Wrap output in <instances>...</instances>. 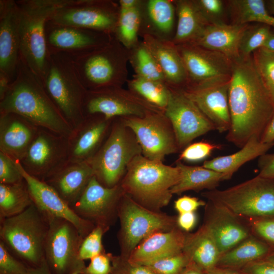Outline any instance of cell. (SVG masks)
Returning <instances> with one entry per match:
<instances>
[{
	"label": "cell",
	"mask_w": 274,
	"mask_h": 274,
	"mask_svg": "<svg viewBox=\"0 0 274 274\" xmlns=\"http://www.w3.org/2000/svg\"><path fill=\"white\" fill-rule=\"evenodd\" d=\"M228 101L230 126L226 139L242 148L253 136L261 137L274 113V102L251 56L233 62Z\"/></svg>",
	"instance_id": "obj_1"
},
{
	"label": "cell",
	"mask_w": 274,
	"mask_h": 274,
	"mask_svg": "<svg viewBox=\"0 0 274 274\" xmlns=\"http://www.w3.org/2000/svg\"><path fill=\"white\" fill-rule=\"evenodd\" d=\"M0 113H13L39 128L66 138L74 130L47 92L41 79L20 59L16 76L4 97Z\"/></svg>",
	"instance_id": "obj_2"
},
{
	"label": "cell",
	"mask_w": 274,
	"mask_h": 274,
	"mask_svg": "<svg viewBox=\"0 0 274 274\" xmlns=\"http://www.w3.org/2000/svg\"><path fill=\"white\" fill-rule=\"evenodd\" d=\"M178 167L150 160L142 154L129 163L120 185L125 194L150 210L161 212L169 203L170 189L180 181Z\"/></svg>",
	"instance_id": "obj_3"
},
{
	"label": "cell",
	"mask_w": 274,
	"mask_h": 274,
	"mask_svg": "<svg viewBox=\"0 0 274 274\" xmlns=\"http://www.w3.org/2000/svg\"><path fill=\"white\" fill-rule=\"evenodd\" d=\"M48 217L33 203L22 213L0 220V241L29 268L45 261Z\"/></svg>",
	"instance_id": "obj_4"
},
{
	"label": "cell",
	"mask_w": 274,
	"mask_h": 274,
	"mask_svg": "<svg viewBox=\"0 0 274 274\" xmlns=\"http://www.w3.org/2000/svg\"><path fill=\"white\" fill-rule=\"evenodd\" d=\"M69 0H17L19 17L20 59L42 80L49 52L45 28L53 13Z\"/></svg>",
	"instance_id": "obj_5"
},
{
	"label": "cell",
	"mask_w": 274,
	"mask_h": 274,
	"mask_svg": "<svg viewBox=\"0 0 274 274\" xmlns=\"http://www.w3.org/2000/svg\"><path fill=\"white\" fill-rule=\"evenodd\" d=\"M42 82L50 97L74 130L83 123L87 89L79 77L72 57L61 53H49Z\"/></svg>",
	"instance_id": "obj_6"
},
{
	"label": "cell",
	"mask_w": 274,
	"mask_h": 274,
	"mask_svg": "<svg viewBox=\"0 0 274 274\" xmlns=\"http://www.w3.org/2000/svg\"><path fill=\"white\" fill-rule=\"evenodd\" d=\"M71 57L79 77L87 90L122 87L128 80V49L115 36L102 46Z\"/></svg>",
	"instance_id": "obj_7"
},
{
	"label": "cell",
	"mask_w": 274,
	"mask_h": 274,
	"mask_svg": "<svg viewBox=\"0 0 274 274\" xmlns=\"http://www.w3.org/2000/svg\"><path fill=\"white\" fill-rule=\"evenodd\" d=\"M116 119L113 118L106 139L88 162L97 181L109 188L119 184L129 163L142 154L134 133L120 117Z\"/></svg>",
	"instance_id": "obj_8"
},
{
	"label": "cell",
	"mask_w": 274,
	"mask_h": 274,
	"mask_svg": "<svg viewBox=\"0 0 274 274\" xmlns=\"http://www.w3.org/2000/svg\"><path fill=\"white\" fill-rule=\"evenodd\" d=\"M202 195L238 216L274 218V179L258 175L226 189L209 190Z\"/></svg>",
	"instance_id": "obj_9"
},
{
	"label": "cell",
	"mask_w": 274,
	"mask_h": 274,
	"mask_svg": "<svg viewBox=\"0 0 274 274\" xmlns=\"http://www.w3.org/2000/svg\"><path fill=\"white\" fill-rule=\"evenodd\" d=\"M120 228L117 238L120 255L128 258L135 248L154 233L177 227V216L150 210L138 204L124 193L118 209Z\"/></svg>",
	"instance_id": "obj_10"
},
{
	"label": "cell",
	"mask_w": 274,
	"mask_h": 274,
	"mask_svg": "<svg viewBox=\"0 0 274 274\" xmlns=\"http://www.w3.org/2000/svg\"><path fill=\"white\" fill-rule=\"evenodd\" d=\"M47 217L45 259L50 271L52 274H82L86 265L79 257V250L84 237L70 221Z\"/></svg>",
	"instance_id": "obj_11"
},
{
	"label": "cell",
	"mask_w": 274,
	"mask_h": 274,
	"mask_svg": "<svg viewBox=\"0 0 274 274\" xmlns=\"http://www.w3.org/2000/svg\"><path fill=\"white\" fill-rule=\"evenodd\" d=\"M119 12L118 1L69 0L48 21L115 35Z\"/></svg>",
	"instance_id": "obj_12"
},
{
	"label": "cell",
	"mask_w": 274,
	"mask_h": 274,
	"mask_svg": "<svg viewBox=\"0 0 274 274\" xmlns=\"http://www.w3.org/2000/svg\"><path fill=\"white\" fill-rule=\"evenodd\" d=\"M19 161L28 175L45 182L69 162L68 138L39 128Z\"/></svg>",
	"instance_id": "obj_13"
},
{
	"label": "cell",
	"mask_w": 274,
	"mask_h": 274,
	"mask_svg": "<svg viewBox=\"0 0 274 274\" xmlns=\"http://www.w3.org/2000/svg\"><path fill=\"white\" fill-rule=\"evenodd\" d=\"M120 118L134 133L146 158L162 162L166 155L179 149L172 124L163 112Z\"/></svg>",
	"instance_id": "obj_14"
},
{
	"label": "cell",
	"mask_w": 274,
	"mask_h": 274,
	"mask_svg": "<svg viewBox=\"0 0 274 274\" xmlns=\"http://www.w3.org/2000/svg\"><path fill=\"white\" fill-rule=\"evenodd\" d=\"M84 117L99 114L107 119L143 117L151 112H163L122 87L87 90L83 107Z\"/></svg>",
	"instance_id": "obj_15"
},
{
	"label": "cell",
	"mask_w": 274,
	"mask_h": 274,
	"mask_svg": "<svg viewBox=\"0 0 274 274\" xmlns=\"http://www.w3.org/2000/svg\"><path fill=\"white\" fill-rule=\"evenodd\" d=\"M124 194L120 184L107 187L94 176L71 208L80 217L107 232L118 219L119 206Z\"/></svg>",
	"instance_id": "obj_16"
},
{
	"label": "cell",
	"mask_w": 274,
	"mask_h": 274,
	"mask_svg": "<svg viewBox=\"0 0 274 274\" xmlns=\"http://www.w3.org/2000/svg\"><path fill=\"white\" fill-rule=\"evenodd\" d=\"M176 46L187 73L186 86L211 85L230 81L233 62L223 54L194 44Z\"/></svg>",
	"instance_id": "obj_17"
},
{
	"label": "cell",
	"mask_w": 274,
	"mask_h": 274,
	"mask_svg": "<svg viewBox=\"0 0 274 274\" xmlns=\"http://www.w3.org/2000/svg\"><path fill=\"white\" fill-rule=\"evenodd\" d=\"M169 88L170 96L164 114L172 124L179 149L187 146L195 138L215 130L213 123L182 89Z\"/></svg>",
	"instance_id": "obj_18"
},
{
	"label": "cell",
	"mask_w": 274,
	"mask_h": 274,
	"mask_svg": "<svg viewBox=\"0 0 274 274\" xmlns=\"http://www.w3.org/2000/svg\"><path fill=\"white\" fill-rule=\"evenodd\" d=\"M115 35L48 21L45 38L49 53L80 55L109 42Z\"/></svg>",
	"instance_id": "obj_19"
},
{
	"label": "cell",
	"mask_w": 274,
	"mask_h": 274,
	"mask_svg": "<svg viewBox=\"0 0 274 274\" xmlns=\"http://www.w3.org/2000/svg\"><path fill=\"white\" fill-rule=\"evenodd\" d=\"M28 187L33 203L48 217L65 219L73 224L84 238L95 225L77 215L72 208L45 182L28 175L19 160H14Z\"/></svg>",
	"instance_id": "obj_20"
},
{
	"label": "cell",
	"mask_w": 274,
	"mask_h": 274,
	"mask_svg": "<svg viewBox=\"0 0 274 274\" xmlns=\"http://www.w3.org/2000/svg\"><path fill=\"white\" fill-rule=\"evenodd\" d=\"M20 60L19 11L16 1H0V74L12 82Z\"/></svg>",
	"instance_id": "obj_21"
},
{
	"label": "cell",
	"mask_w": 274,
	"mask_h": 274,
	"mask_svg": "<svg viewBox=\"0 0 274 274\" xmlns=\"http://www.w3.org/2000/svg\"><path fill=\"white\" fill-rule=\"evenodd\" d=\"M229 82L203 86H188L182 89L220 133L228 131L230 126Z\"/></svg>",
	"instance_id": "obj_22"
},
{
	"label": "cell",
	"mask_w": 274,
	"mask_h": 274,
	"mask_svg": "<svg viewBox=\"0 0 274 274\" xmlns=\"http://www.w3.org/2000/svg\"><path fill=\"white\" fill-rule=\"evenodd\" d=\"M113 120L99 114L85 116L68 138L69 162H88L106 139Z\"/></svg>",
	"instance_id": "obj_23"
},
{
	"label": "cell",
	"mask_w": 274,
	"mask_h": 274,
	"mask_svg": "<svg viewBox=\"0 0 274 274\" xmlns=\"http://www.w3.org/2000/svg\"><path fill=\"white\" fill-rule=\"evenodd\" d=\"M203 224L214 237L221 255L249 237L248 228L239 216L220 205L209 201Z\"/></svg>",
	"instance_id": "obj_24"
},
{
	"label": "cell",
	"mask_w": 274,
	"mask_h": 274,
	"mask_svg": "<svg viewBox=\"0 0 274 274\" xmlns=\"http://www.w3.org/2000/svg\"><path fill=\"white\" fill-rule=\"evenodd\" d=\"M39 128L13 113H0V152L20 160L36 137Z\"/></svg>",
	"instance_id": "obj_25"
},
{
	"label": "cell",
	"mask_w": 274,
	"mask_h": 274,
	"mask_svg": "<svg viewBox=\"0 0 274 274\" xmlns=\"http://www.w3.org/2000/svg\"><path fill=\"white\" fill-rule=\"evenodd\" d=\"M186 232L179 227L149 235L142 241L128 258L134 264L147 265L183 251Z\"/></svg>",
	"instance_id": "obj_26"
},
{
	"label": "cell",
	"mask_w": 274,
	"mask_h": 274,
	"mask_svg": "<svg viewBox=\"0 0 274 274\" xmlns=\"http://www.w3.org/2000/svg\"><path fill=\"white\" fill-rule=\"evenodd\" d=\"M142 41L148 47L170 87L183 89L188 84L187 73L176 46L171 41L149 35H143Z\"/></svg>",
	"instance_id": "obj_27"
},
{
	"label": "cell",
	"mask_w": 274,
	"mask_h": 274,
	"mask_svg": "<svg viewBox=\"0 0 274 274\" xmlns=\"http://www.w3.org/2000/svg\"><path fill=\"white\" fill-rule=\"evenodd\" d=\"M248 27L247 24H210L198 39L191 44L220 53L233 62L241 57L240 43Z\"/></svg>",
	"instance_id": "obj_28"
},
{
	"label": "cell",
	"mask_w": 274,
	"mask_h": 274,
	"mask_svg": "<svg viewBox=\"0 0 274 274\" xmlns=\"http://www.w3.org/2000/svg\"><path fill=\"white\" fill-rule=\"evenodd\" d=\"M176 7L171 0H143L140 36L171 41L175 29Z\"/></svg>",
	"instance_id": "obj_29"
},
{
	"label": "cell",
	"mask_w": 274,
	"mask_h": 274,
	"mask_svg": "<svg viewBox=\"0 0 274 274\" xmlns=\"http://www.w3.org/2000/svg\"><path fill=\"white\" fill-rule=\"evenodd\" d=\"M94 176L88 162H69L45 182L71 207L79 199Z\"/></svg>",
	"instance_id": "obj_30"
},
{
	"label": "cell",
	"mask_w": 274,
	"mask_h": 274,
	"mask_svg": "<svg viewBox=\"0 0 274 274\" xmlns=\"http://www.w3.org/2000/svg\"><path fill=\"white\" fill-rule=\"evenodd\" d=\"M177 23L171 42L175 45L194 43L210 24L194 0H174Z\"/></svg>",
	"instance_id": "obj_31"
},
{
	"label": "cell",
	"mask_w": 274,
	"mask_h": 274,
	"mask_svg": "<svg viewBox=\"0 0 274 274\" xmlns=\"http://www.w3.org/2000/svg\"><path fill=\"white\" fill-rule=\"evenodd\" d=\"M183 251L206 272L217 267L221 255L214 237L204 224L196 232L186 233Z\"/></svg>",
	"instance_id": "obj_32"
},
{
	"label": "cell",
	"mask_w": 274,
	"mask_h": 274,
	"mask_svg": "<svg viewBox=\"0 0 274 274\" xmlns=\"http://www.w3.org/2000/svg\"><path fill=\"white\" fill-rule=\"evenodd\" d=\"M273 146L274 143H263L260 139L253 136L238 151L230 155L218 156L206 161L202 166L225 174L231 178L243 165L265 154Z\"/></svg>",
	"instance_id": "obj_33"
},
{
	"label": "cell",
	"mask_w": 274,
	"mask_h": 274,
	"mask_svg": "<svg viewBox=\"0 0 274 274\" xmlns=\"http://www.w3.org/2000/svg\"><path fill=\"white\" fill-rule=\"evenodd\" d=\"M176 166L180 170L181 178L179 182L170 189L173 194H180L189 190H214L221 182L230 179L225 174L203 166L185 165L179 160L177 162Z\"/></svg>",
	"instance_id": "obj_34"
},
{
	"label": "cell",
	"mask_w": 274,
	"mask_h": 274,
	"mask_svg": "<svg viewBox=\"0 0 274 274\" xmlns=\"http://www.w3.org/2000/svg\"><path fill=\"white\" fill-rule=\"evenodd\" d=\"M269 254L268 246L250 235L234 248L222 254L217 266L225 267L247 265L266 257Z\"/></svg>",
	"instance_id": "obj_35"
},
{
	"label": "cell",
	"mask_w": 274,
	"mask_h": 274,
	"mask_svg": "<svg viewBox=\"0 0 274 274\" xmlns=\"http://www.w3.org/2000/svg\"><path fill=\"white\" fill-rule=\"evenodd\" d=\"M32 203L25 180L15 184L0 183V220L22 213Z\"/></svg>",
	"instance_id": "obj_36"
},
{
	"label": "cell",
	"mask_w": 274,
	"mask_h": 274,
	"mask_svg": "<svg viewBox=\"0 0 274 274\" xmlns=\"http://www.w3.org/2000/svg\"><path fill=\"white\" fill-rule=\"evenodd\" d=\"M129 90L149 104L164 111L170 96V89L165 83L147 79L134 75L128 79Z\"/></svg>",
	"instance_id": "obj_37"
},
{
	"label": "cell",
	"mask_w": 274,
	"mask_h": 274,
	"mask_svg": "<svg viewBox=\"0 0 274 274\" xmlns=\"http://www.w3.org/2000/svg\"><path fill=\"white\" fill-rule=\"evenodd\" d=\"M129 62L135 75L165 83L164 76L151 52L142 41L128 49Z\"/></svg>",
	"instance_id": "obj_38"
},
{
	"label": "cell",
	"mask_w": 274,
	"mask_h": 274,
	"mask_svg": "<svg viewBox=\"0 0 274 274\" xmlns=\"http://www.w3.org/2000/svg\"><path fill=\"white\" fill-rule=\"evenodd\" d=\"M230 6L235 19L234 23L259 22L274 27V17L270 15L262 0H233Z\"/></svg>",
	"instance_id": "obj_39"
},
{
	"label": "cell",
	"mask_w": 274,
	"mask_h": 274,
	"mask_svg": "<svg viewBox=\"0 0 274 274\" xmlns=\"http://www.w3.org/2000/svg\"><path fill=\"white\" fill-rule=\"evenodd\" d=\"M142 4L134 9L120 11L115 32L117 39L127 49H129L140 41V31L142 18Z\"/></svg>",
	"instance_id": "obj_40"
},
{
	"label": "cell",
	"mask_w": 274,
	"mask_h": 274,
	"mask_svg": "<svg viewBox=\"0 0 274 274\" xmlns=\"http://www.w3.org/2000/svg\"><path fill=\"white\" fill-rule=\"evenodd\" d=\"M252 54L254 66L274 102V52L261 47Z\"/></svg>",
	"instance_id": "obj_41"
},
{
	"label": "cell",
	"mask_w": 274,
	"mask_h": 274,
	"mask_svg": "<svg viewBox=\"0 0 274 274\" xmlns=\"http://www.w3.org/2000/svg\"><path fill=\"white\" fill-rule=\"evenodd\" d=\"M271 32L270 27L263 24L248 26L241 41V56H251V53L262 47Z\"/></svg>",
	"instance_id": "obj_42"
},
{
	"label": "cell",
	"mask_w": 274,
	"mask_h": 274,
	"mask_svg": "<svg viewBox=\"0 0 274 274\" xmlns=\"http://www.w3.org/2000/svg\"><path fill=\"white\" fill-rule=\"evenodd\" d=\"M191 262L182 251L146 265L154 274H179Z\"/></svg>",
	"instance_id": "obj_43"
},
{
	"label": "cell",
	"mask_w": 274,
	"mask_h": 274,
	"mask_svg": "<svg viewBox=\"0 0 274 274\" xmlns=\"http://www.w3.org/2000/svg\"><path fill=\"white\" fill-rule=\"evenodd\" d=\"M106 232L102 227L95 226L83 238L79 250V257L81 260H90L106 252L102 243V236Z\"/></svg>",
	"instance_id": "obj_44"
},
{
	"label": "cell",
	"mask_w": 274,
	"mask_h": 274,
	"mask_svg": "<svg viewBox=\"0 0 274 274\" xmlns=\"http://www.w3.org/2000/svg\"><path fill=\"white\" fill-rule=\"evenodd\" d=\"M221 148V146L207 141H201L189 144L179 156V160L198 162L210 156L212 152Z\"/></svg>",
	"instance_id": "obj_45"
},
{
	"label": "cell",
	"mask_w": 274,
	"mask_h": 274,
	"mask_svg": "<svg viewBox=\"0 0 274 274\" xmlns=\"http://www.w3.org/2000/svg\"><path fill=\"white\" fill-rule=\"evenodd\" d=\"M29 267L0 241V274H28Z\"/></svg>",
	"instance_id": "obj_46"
},
{
	"label": "cell",
	"mask_w": 274,
	"mask_h": 274,
	"mask_svg": "<svg viewBox=\"0 0 274 274\" xmlns=\"http://www.w3.org/2000/svg\"><path fill=\"white\" fill-rule=\"evenodd\" d=\"M24 180L14 160L0 152V183L15 184Z\"/></svg>",
	"instance_id": "obj_47"
},
{
	"label": "cell",
	"mask_w": 274,
	"mask_h": 274,
	"mask_svg": "<svg viewBox=\"0 0 274 274\" xmlns=\"http://www.w3.org/2000/svg\"><path fill=\"white\" fill-rule=\"evenodd\" d=\"M200 12L209 24L224 22L222 19L224 12L221 0H194Z\"/></svg>",
	"instance_id": "obj_48"
},
{
	"label": "cell",
	"mask_w": 274,
	"mask_h": 274,
	"mask_svg": "<svg viewBox=\"0 0 274 274\" xmlns=\"http://www.w3.org/2000/svg\"><path fill=\"white\" fill-rule=\"evenodd\" d=\"M111 274H154L147 266L134 264L128 258L119 255H112Z\"/></svg>",
	"instance_id": "obj_49"
},
{
	"label": "cell",
	"mask_w": 274,
	"mask_h": 274,
	"mask_svg": "<svg viewBox=\"0 0 274 274\" xmlns=\"http://www.w3.org/2000/svg\"><path fill=\"white\" fill-rule=\"evenodd\" d=\"M112 255L105 252L91 258L82 274H111Z\"/></svg>",
	"instance_id": "obj_50"
},
{
	"label": "cell",
	"mask_w": 274,
	"mask_h": 274,
	"mask_svg": "<svg viewBox=\"0 0 274 274\" xmlns=\"http://www.w3.org/2000/svg\"><path fill=\"white\" fill-rule=\"evenodd\" d=\"M253 228L260 236L274 245V218L257 219L253 222Z\"/></svg>",
	"instance_id": "obj_51"
},
{
	"label": "cell",
	"mask_w": 274,
	"mask_h": 274,
	"mask_svg": "<svg viewBox=\"0 0 274 274\" xmlns=\"http://www.w3.org/2000/svg\"><path fill=\"white\" fill-rule=\"evenodd\" d=\"M204 201L195 197L184 195L177 199L174 203V208L179 214L194 212L199 208L205 206Z\"/></svg>",
	"instance_id": "obj_52"
},
{
	"label": "cell",
	"mask_w": 274,
	"mask_h": 274,
	"mask_svg": "<svg viewBox=\"0 0 274 274\" xmlns=\"http://www.w3.org/2000/svg\"><path fill=\"white\" fill-rule=\"evenodd\" d=\"M258 165L259 176L274 179V153H266L259 157Z\"/></svg>",
	"instance_id": "obj_53"
},
{
	"label": "cell",
	"mask_w": 274,
	"mask_h": 274,
	"mask_svg": "<svg viewBox=\"0 0 274 274\" xmlns=\"http://www.w3.org/2000/svg\"><path fill=\"white\" fill-rule=\"evenodd\" d=\"M248 274H274V264L264 260L252 262L245 266Z\"/></svg>",
	"instance_id": "obj_54"
},
{
	"label": "cell",
	"mask_w": 274,
	"mask_h": 274,
	"mask_svg": "<svg viewBox=\"0 0 274 274\" xmlns=\"http://www.w3.org/2000/svg\"><path fill=\"white\" fill-rule=\"evenodd\" d=\"M178 227L185 232H188L194 227L196 222V216L194 212L179 214L177 218Z\"/></svg>",
	"instance_id": "obj_55"
},
{
	"label": "cell",
	"mask_w": 274,
	"mask_h": 274,
	"mask_svg": "<svg viewBox=\"0 0 274 274\" xmlns=\"http://www.w3.org/2000/svg\"><path fill=\"white\" fill-rule=\"evenodd\" d=\"M260 141L263 143H274V113L267 125Z\"/></svg>",
	"instance_id": "obj_56"
},
{
	"label": "cell",
	"mask_w": 274,
	"mask_h": 274,
	"mask_svg": "<svg viewBox=\"0 0 274 274\" xmlns=\"http://www.w3.org/2000/svg\"><path fill=\"white\" fill-rule=\"evenodd\" d=\"M143 0H119L118 4L120 11H127L139 6Z\"/></svg>",
	"instance_id": "obj_57"
},
{
	"label": "cell",
	"mask_w": 274,
	"mask_h": 274,
	"mask_svg": "<svg viewBox=\"0 0 274 274\" xmlns=\"http://www.w3.org/2000/svg\"><path fill=\"white\" fill-rule=\"evenodd\" d=\"M179 274H207V272L191 261Z\"/></svg>",
	"instance_id": "obj_58"
},
{
	"label": "cell",
	"mask_w": 274,
	"mask_h": 274,
	"mask_svg": "<svg viewBox=\"0 0 274 274\" xmlns=\"http://www.w3.org/2000/svg\"><path fill=\"white\" fill-rule=\"evenodd\" d=\"M28 274H52L45 261L38 267L29 268Z\"/></svg>",
	"instance_id": "obj_59"
},
{
	"label": "cell",
	"mask_w": 274,
	"mask_h": 274,
	"mask_svg": "<svg viewBox=\"0 0 274 274\" xmlns=\"http://www.w3.org/2000/svg\"><path fill=\"white\" fill-rule=\"evenodd\" d=\"M11 83L7 77L0 74V100L4 97Z\"/></svg>",
	"instance_id": "obj_60"
},
{
	"label": "cell",
	"mask_w": 274,
	"mask_h": 274,
	"mask_svg": "<svg viewBox=\"0 0 274 274\" xmlns=\"http://www.w3.org/2000/svg\"><path fill=\"white\" fill-rule=\"evenodd\" d=\"M206 272L207 274H241L230 269L217 267Z\"/></svg>",
	"instance_id": "obj_61"
},
{
	"label": "cell",
	"mask_w": 274,
	"mask_h": 274,
	"mask_svg": "<svg viewBox=\"0 0 274 274\" xmlns=\"http://www.w3.org/2000/svg\"><path fill=\"white\" fill-rule=\"evenodd\" d=\"M262 48L274 52V33L270 32Z\"/></svg>",
	"instance_id": "obj_62"
},
{
	"label": "cell",
	"mask_w": 274,
	"mask_h": 274,
	"mask_svg": "<svg viewBox=\"0 0 274 274\" xmlns=\"http://www.w3.org/2000/svg\"><path fill=\"white\" fill-rule=\"evenodd\" d=\"M265 260L274 264V252L269 253L264 259Z\"/></svg>",
	"instance_id": "obj_63"
},
{
	"label": "cell",
	"mask_w": 274,
	"mask_h": 274,
	"mask_svg": "<svg viewBox=\"0 0 274 274\" xmlns=\"http://www.w3.org/2000/svg\"><path fill=\"white\" fill-rule=\"evenodd\" d=\"M268 8L270 12L272 14H274V0L268 2Z\"/></svg>",
	"instance_id": "obj_64"
}]
</instances>
